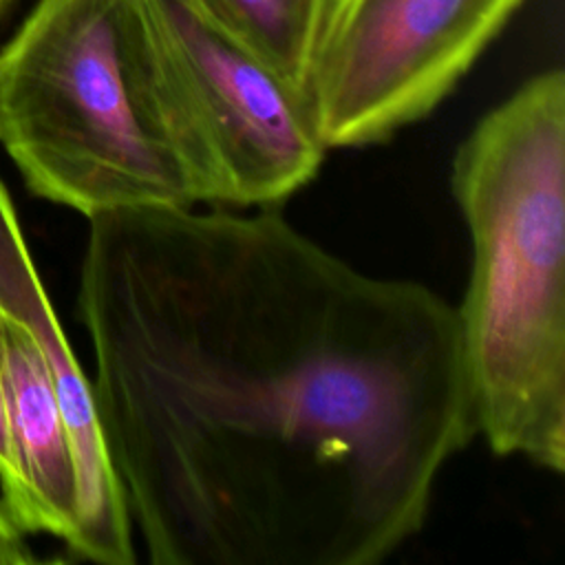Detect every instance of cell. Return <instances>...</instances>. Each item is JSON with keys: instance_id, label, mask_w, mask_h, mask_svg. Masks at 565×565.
Here are the masks:
<instances>
[{"instance_id": "6da1fadb", "label": "cell", "mask_w": 565, "mask_h": 565, "mask_svg": "<svg viewBox=\"0 0 565 565\" xmlns=\"http://www.w3.org/2000/svg\"><path fill=\"white\" fill-rule=\"evenodd\" d=\"M77 305L154 565H375L477 437L457 307L274 207L95 214Z\"/></svg>"}, {"instance_id": "7a4b0ae2", "label": "cell", "mask_w": 565, "mask_h": 565, "mask_svg": "<svg viewBox=\"0 0 565 565\" xmlns=\"http://www.w3.org/2000/svg\"><path fill=\"white\" fill-rule=\"evenodd\" d=\"M470 236L457 307L477 435L499 457L565 470V73L488 110L452 159Z\"/></svg>"}, {"instance_id": "3957f363", "label": "cell", "mask_w": 565, "mask_h": 565, "mask_svg": "<svg viewBox=\"0 0 565 565\" xmlns=\"http://www.w3.org/2000/svg\"><path fill=\"white\" fill-rule=\"evenodd\" d=\"M0 143L29 190L86 218L196 207L137 0H38L0 49Z\"/></svg>"}, {"instance_id": "277c9868", "label": "cell", "mask_w": 565, "mask_h": 565, "mask_svg": "<svg viewBox=\"0 0 565 565\" xmlns=\"http://www.w3.org/2000/svg\"><path fill=\"white\" fill-rule=\"evenodd\" d=\"M201 205L260 210L302 190L327 148L307 99L196 0H137Z\"/></svg>"}, {"instance_id": "5b68a950", "label": "cell", "mask_w": 565, "mask_h": 565, "mask_svg": "<svg viewBox=\"0 0 565 565\" xmlns=\"http://www.w3.org/2000/svg\"><path fill=\"white\" fill-rule=\"evenodd\" d=\"M525 0H333L305 99L327 150L430 115Z\"/></svg>"}, {"instance_id": "8992f818", "label": "cell", "mask_w": 565, "mask_h": 565, "mask_svg": "<svg viewBox=\"0 0 565 565\" xmlns=\"http://www.w3.org/2000/svg\"><path fill=\"white\" fill-rule=\"evenodd\" d=\"M0 309L35 344L71 437L79 519L66 545L99 565H132V523L102 433L93 384L84 375L31 260L7 188L0 181Z\"/></svg>"}, {"instance_id": "52a82bcc", "label": "cell", "mask_w": 565, "mask_h": 565, "mask_svg": "<svg viewBox=\"0 0 565 565\" xmlns=\"http://www.w3.org/2000/svg\"><path fill=\"white\" fill-rule=\"evenodd\" d=\"M7 428L15 470L7 510L24 532H46L68 545L79 519L73 446L49 371L13 322L7 342Z\"/></svg>"}, {"instance_id": "ba28073f", "label": "cell", "mask_w": 565, "mask_h": 565, "mask_svg": "<svg viewBox=\"0 0 565 565\" xmlns=\"http://www.w3.org/2000/svg\"><path fill=\"white\" fill-rule=\"evenodd\" d=\"M225 31L305 95L333 0H196Z\"/></svg>"}, {"instance_id": "9c48e42d", "label": "cell", "mask_w": 565, "mask_h": 565, "mask_svg": "<svg viewBox=\"0 0 565 565\" xmlns=\"http://www.w3.org/2000/svg\"><path fill=\"white\" fill-rule=\"evenodd\" d=\"M7 342H9V322L0 309V490L2 503L11 499L15 490V470L9 448V428H7Z\"/></svg>"}, {"instance_id": "30bf717a", "label": "cell", "mask_w": 565, "mask_h": 565, "mask_svg": "<svg viewBox=\"0 0 565 565\" xmlns=\"http://www.w3.org/2000/svg\"><path fill=\"white\" fill-rule=\"evenodd\" d=\"M38 558L31 554L24 539V530L0 501V565H31Z\"/></svg>"}, {"instance_id": "8fae6325", "label": "cell", "mask_w": 565, "mask_h": 565, "mask_svg": "<svg viewBox=\"0 0 565 565\" xmlns=\"http://www.w3.org/2000/svg\"><path fill=\"white\" fill-rule=\"evenodd\" d=\"M9 2H11V0H0V13H2V11H4V7H7V4H9Z\"/></svg>"}]
</instances>
